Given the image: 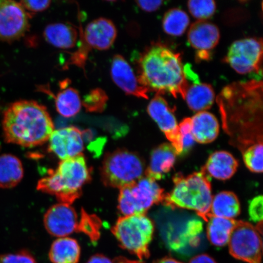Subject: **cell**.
Instances as JSON below:
<instances>
[{
	"label": "cell",
	"mask_w": 263,
	"mask_h": 263,
	"mask_svg": "<svg viewBox=\"0 0 263 263\" xmlns=\"http://www.w3.org/2000/svg\"><path fill=\"white\" fill-rule=\"evenodd\" d=\"M262 59V39L247 38L233 43L225 62L238 73L261 75Z\"/></svg>",
	"instance_id": "obj_10"
},
{
	"label": "cell",
	"mask_w": 263,
	"mask_h": 263,
	"mask_svg": "<svg viewBox=\"0 0 263 263\" xmlns=\"http://www.w3.org/2000/svg\"><path fill=\"white\" fill-rule=\"evenodd\" d=\"M154 263H183L173 258L164 257L154 262Z\"/></svg>",
	"instance_id": "obj_42"
},
{
	"label": "cell",
	"mask_w": 263,
	"mask_h": 263,
	"mask_svg": "<svg viewBox=\"0 0 263 263\" xmlns=\"http://www.w3.org/2000/svg\"><path fill=\"white\" fill-rule=\"evenodd\" d=\"M238 166V161L231 154L221 151L210 156L202 170L209 177L226 180L234 175Z\"/></svg>",
	"instance_id": "obj_19"
},
{
	"label": "cell",
	"mask_w": 263,
	"mask_h": 263,
	"mask_svg": "<svg viewBox=\"0 0 263 263\" xmlns=\"http://www.w3.org/2000/svg\"><path fill=\"white\" fill-rule=\"evenodd\" d=\"M121 248L141 260L150 256L149 246L153 238L154 223L145 215L121 216L111 229Z\"/></svg>",
	"instance_id": "obj_7"
},
{
	"label": "cell",
	"mask_w": 263,
	"mask_h": 263,
	"mask_svg": "<svg viewBox=\"0 0 263 263\" xmlns=\"http://www.w3.org/2000/svg\"><path fill=\"white\" fill-rule=\"evenodd\" d=\"M164 196L156 181L143 176L120 189L118 209L123 216L145 215L154 205L162 202Z\"/></svg>",
	"instance_id": "obj_8"
},
{
	"label": "cell",
	"mask_w": 263,
	"mask_h": 263,
	"mask_svg": "<svg viewBox=\"0 0 263 263\" xmlns=\"http://www.w3.org/2000/svg\"><path fill=\"white\" fill-rule=\"evenodd\" d=\"M81 252V247L77 240L68 237L59 238L52 243L49 258L52 263H78Z\"/></svg>",
	"instance_id": "obj_24"
},
{
	"label": "cell",
	"mask_w": 263,
	"mask_h": 263,
	"mask_svg": "<svg viewBox=\"0 0 263 263\" xmlns=\"http://www.w3.org/2000/svg\"><path fill=\"white\" fill-rule=\"evenodd\" d=\"M236 222L235 219L210 216L206 230L210 243L217 247L228 245Z\"/></svg>",
	"instance_id": "obj_27"
},
{
	"label": "cell",
	"mask_w": 263,
	"mask_h": 263,
	"mask_svg": "<svg viewBox=\"0 0 263 263\" xmlns=\"http://www.w3.org/2000/svg\"><path fill=\"white\" fill-rule=\"evenodd\" d=\"M179 129L183 151L189 150L195 142L192 134L191 118H186L181 121L179 124Z\"/></svg>",
	"instance_id": "obj_34"
},
{
	"label": "cell",
	"mask_w": 263,
	"mask_h": 263,
	"mask_svg": "<svg viewBox=\"0 0 263 263\" xmlns=\"http://www.w3.org/2000/svg\"><path fill=\"white\" fill-rule=\"evenodd\" d=\"M190 263H217L215 259L207 254L196 255L191 259Z\"/></svg>",
	"instance_id": "obj_39"
},
{
	"label": "cell",
	"mask_w": 263,
	"mask_h": 263,
	"mask_svg": "<svg viewBox=\"0 0 263 263\" xmlns=\"http://www.w3.org/2000/svg\"><path fill=\"white\" fill-rule=\"evenodd\" d=\"M241 207L237 196L230 192H222L213 197L210 215L234 219L239 215Z\"/></svg>",
	"instance_id": "obj_26"
},
{
	"label": "cell",
	"mask_w": 263,
	"mask_h": 263,
	"mask_svg": "<svg viewBox=\"0 0 263 263\" xmlns=\"http://www.w3.org/2000/svg\"><path fill=\"white\" fill-rule=\"evenodd\" d=\"M261 233L251 223L237 221L229 241L233 257L248 263H261L262 242Z\"/></svg>",
	"instance_id": "obj_9"
},
{
	"label": "cell",
	"mask_w": 263,
	"mask_h": 263,
	"mask_svg": "<svg viewBox=\"0 0 263 263\" xmlns=\"http://www.w3.org/2000/svg\"><path fill=\"white\" fill-rule=\"evenodd\" d=\"M0 263H37L34 256L26 250L15 254L0 255Z\"/></svg>",
	"instance_id": "obj_35"
},
{
	"label": "cell",
	"mask_w": 263,
	"mask_h": 263,
	"mask_svg": "<svg viewBox=\"0 0 263 263\" xmlns=\"http://www.w3.org/2000/svg\"><path fill=\"white\" fill-rule=\"evenodd\" d=\"M223 129L233 125L242 136L252 133L262 138V83L254 80L234 83L223 88L217 100Z\"/></svg>",
	"instance_id": "obj_1"
},
{
	"label": "cell",
	"mask_w": 263,
	"mask_h": 263,
	"mask_svg": "<svg viewBox=\"0 0 263 263\" xmlns=\"http://www.w3.org/2000/svg\"><path fill=\"white\" fill-rule=\"evenodd\" d=\"M262 196H256L249 203V214L250 218L255 222H262Z\"/></svg>",
	"instance_id": "obj_36"
},
{
	"label": "cell",
	"mask_w": 263,
	"mask_h": 263,
	"mask_svg": "<svg viewBox=\"0 0 263 263\" xmlns=\"http://www.w3.org/2000/svg\"><path fill=\"white\" fill-rule=\"evenodd\" d=\"M215 97L212 85L197 82L189 86L185 99L191 110L200 112L211 108Z\"/></svg>",
	"instance_id": "obj_25"
},
{
	"label": "cell",
	"mask_w": 263,
	"mask_h": 263,
	"mask_svg": "<svg viewBox=\"0 0 263 263\" xmlns=\"http://www.w3.org/2000/svg\"><path fill=\"white\" fill-rule=\"evenodd\" d=\"M177 156L172 144L163 143L157 147L151 153L150 163L144 176L154 180L162 179L172 170Z\"/></svg>",
	"instance_id": "obj_18"
},
{
	"label": "cell",
	"mask_w": 263,
	"mask_h": 263,
	"mask_svg": "<svg viewBox=\"0 0 263 263\" xmlns=\"http://www.w3.org/2000/svg\"><path fill=\"white\" fill-rule=\"evenodd\" d=\"M91 180V170L83 154L62 160L57 169L49 171L39 181L37 190L53 195L61 203L71 205L82 195L84 185Z\"/></svg>",
	"instance_id": "obj_4"
},
{
	"label": "cell",
	"mask_w": 263,
	"mask_h": 263,
	"mask_svg": "<svg viewBox=\"0 0 263 263\" xmlns=\"http://www.w3.org/2000/svg\"><path fill=\"white\" fill-rule=\"evenodd\" d=\"M110 74L114 83L125 93L147 100L149 98V91L140 84L133 68L122 55H114Z\"/></svg>",
	"instance_id": "obj_15"
},
{
	"label": "cell",
	"mask_w": 263,
	"mask_h": 263,
	"mask_svg": "<svg viewBox=\"0 0 263 263\" xmlns=\"http://www.w3.org/2000/svg\"><path fill=\"white\" fill-rule=\"evenodd\" d=\"M145 164L136 153L124 149L106 154L101 170V178L107 186L121 189L144 176Z\"/></svg>",
	"instance_id": "obj_6"
},
{
	"label": "cell",
	"mask_w": 263,
	"mask_h": 263,
	"mask_svg": "<svg viewBox=\"0 0 263 263\" xmlns=\"http://www.w3.org/2000/svg\"><path fill=\"white\" fill-rule=\"evenodd\" d=\"M137 4L139 7L146 12H154L162 6L163 1H138Z\"/></svg>",
	"instance_id": "obj_38"
},
{
	"label": "cell",
	"mask_w": 263,
	"mask_h": 263,
	"mask_svg": "<svg viewBox=\"0 0 263 263\" xmlns=\"http://www.w3.org/2000/svg\"><path fill=\"white\" fill-rule=\"evenodd\" d=\"M2 127L6 143L25 147L42 145L54 130L47 108L31 100L10 105L3 114Z\"/></svg>",
	"instance_id": "obj_3"
},
{
	"label": "cell",
	"mask_w": 263,
	"mask_h": 263,
	"mask_svg": "<svg viewBox=\"0 0 263 263\" xmlns=\"http://www.w3.org/2000/svg\"><path fill=\"white\" fill-rule=\"evenodd\" d=\"M86 263H114V262L106 256L102 254H95L91 256Z\"/></svg>",
	"instance_id": "obj_40"
},
{
	"label": "cell",
	"mask_w": 263,
	"mask_h": 263,
	"mask_svg": "<svg viewBox=\"0 0 263 263\" xmlns=\"http://www.w3.org/2000/svg\"><path fill=\"white\" fill-rule=\"evenodd\" d=\"M44 36L45 41L55 48L70 49L77 45L78 32L73 26L59 23L48 25Z\"/></svg>",
	"instance_id": "obj_22"
},
{
	"label": "cell",
	"mask_w": 263,
	"mask_h": 263,
	"mask_svg": "<svg viewBox=\"0 0 263 263\" xmlns=\"http://www.w3.org/2000/svg\"><path fill=\"white\" fill-rule=\"evenodd\" d=\"M202 223L199 220L193 219L186 223L185 229L177 234L166 236V243L170 249L180 252L188 248H196L199 245V236L202 232Z\"/></svg>",
	"instance_id": "obj_21"
},
{
	"label": "cell",
	"mask_w": 263,
	"mask_h": 263,
	"mask_svg": "<svg viewBox=\"0 0 263 263\" xmlns=\"http://www.w3.org/2000/svg\"><path fill=\"white\" fill-rule=\"evenodd\" d=\"M174 188L165 194L162 203L172 208L194 210L205 221L210 217L213 196L209 176L203 172L185 176L178 173L173 178Z\"/></svg>",
	"instance_id": "obj_5"
},
{
	"label": "cell",
	"mask_w": 263,
	"mask_h": 263,
	"mask_svg": "<svg viewBox=\"0 0 263 263\" xmlns=\"http://www.w3.org/2000/svg\"><path fill=\"white\" fill-rule=\"evenodd\" d=\"M26 12H39L45 11L50 6L51 1H22L20 2Z\"/></svg>",
	"instance_id": "obj_37"
},
{
	"label": "cell",
	"mask_w": 263,
	"mask_h": 263,
	"mask_svg": "<svg viewBox=\"0 0 263 263\" xmlns=\"http://www.w3.org/2000/svg\"><path fill=\"white\" fill-rule=\"evenodd\" d=\"M44 221L49 234L59 238L67 237L78 231L80 222L73 207L64 203L52 206L45 213Z\"/></svg>",
	"instance_id": "obj_14"
},
{
	"label": "cell",
	"mask_w": 263,
	"mask_h": 263,
	"mask_svg": "<svg viewBox=\"0 0 263 263\" xmlns=\"http://www.w3.org/2000/svg\"><path fill=\"white\" fill-rule=\"evenodd\" d=\"M219 39L218 28L205 21L194 23L188 32L190 44L198 50L196 54L203 58H210V51L216 47Z\"/></svg>",
	"instance_id": "obj_16"
},
{
	"label": "cell",
	"mask_w": 263,
	"mask_h": 263,
	"mask_svg": "<svg viewBox=\"0 0 263 263\" xmlns=\"http://www.w3.org/2000/svg\"><path fill=\"white\" fill-rule=\"evenodd\" d=\"M262 143L248 146L243 152V160L246 166L252 172H262Z\"/></svg>",
	"instance_id": "obj_30"
},
{
	"label": "cell",
	"mask_w": 263,
	"mask_h": 263,
	"mask_svg": "<svg viewBox=\"0 0 263 263\" xmlns=\"http://www.w3.org/2000/svg\"><path fill=\"white\" fill-rule=\"evenodd\" d=\"M189 24L188 14L178 8L169 10L164 15L162 22L164 31L167 34L173 36L183 35Z\"/></svg>",
	"instance_id": "obj_29"
},
{
	"label": "cell",
	"mask_w": 263,
	"mask_h": 263,
	"mask_svg": "<svg viewBox=\"0 0 263 263\" xmlns=\"http://www.w3.org/2000/svg\"><path fill=\"white\" fill-rule=\"evenodd\" d=\"M55 103L58 112L65 118L74 117L81 109L80 95L74 88H64L55 97Z\"/></svg>",
	"instance_id": "obj_28"
},
{
	"label": "cell",
	"mask_w": 263,
	"mask_h": 263,
	"mask_svg": "<svg viewBox=\"0 0 263 263\" xmlns=\"http://www.w3.org/2000/svg\"><path fill=\"white\" fill-rule=\"evenodd\" d=\"M108 97L101 88L92 90L85 96L82 105L89 112H101L106 107Z\"/></svg>",
	"instance_id": "obj_32"
},
{
	"label": "cell",
	"mask_w": 263,
	"mask_h": 263,
	"mask_svg": "<svg viewBox=\"0 0 263 263\" xmlns=\"http://www.w3.org/2000/svg\"><path fill=\"white\" fill-rule=\"evenodd\" d=\"M81 218L79 222L78 231L84 232L89 236L92 241H96L100 238L99 232V220L97 217L87 215L82 210Z\"/></svg>",
	"instance_id": "obj_33"
},
{
	"label": "cell",
	"mask_w": 263,
	"mask_h": 263,
	"mask_svg": "<svg viewBox=\"0 0 263 263\" xmlns=\"http://www.w3.org/2000/svg\"><path fill=\"white\" fill-rule=\"evenodd\" d=\"M147 111L172 143L171 144L175 149L177 155H180L183 149L179 124L174 115L175 108L170 107L162 95L156 94L148 105Z\"/></svg>",
	"instance_id": "obj_12"
},
{
	"label": "cell",
	"mask_w": 263,
	"mask_h": 263,
	"mask_svg": "<svg viewBox=\"0 0 263 263\" xmlns=\"http://www.w3.org/2000/svg\"><path fill=\"white\" fill-rule=\"evenodd\" d=\"M48 141V151L61 161L80 156L84 149L83 134L73 126L54 130Z\"/></svg>",
	"instance_id": "obj_13"
},
{
	"label": "cell",
	"mask_w": 263,
	"mask_h": 263,
	"mask_svg": "<svg viewBox=\"0 0 263 263\" xmlns=\"http://www.w3.org/2000/svg\"><path fill=\"white\" fill-rule=\"evenodd\" d=\"M188 7L194 17L205 21L215 14L216 5L213 0H192L188 2Z\"/></svg>",
	"instance_id": "obj_31"
},
{
	"label": "cell",
	"mask_w": 263,
	"mask_h": 263,
	"mask_svg": "<svg viewBox=\"0 0 263 263\" xmlns=\"http://www.w3.org/2000/svg\"><path fill=\"white\" fill-rule=\"evenodd\" d=\"M139 72L138 80L148 91L185 99L189 84L179 52L159 43L151 45L141 55Z\"/></svg>",
	"instance_id": "obj_2"
},
{
	"label": "cell",
	"mask_w": 263,
	"mask_h": 263,
	"mask_svg": "<svg viewBox=\"0 0 263 263\" xmlns=\"http://www.w3.org/2000/svg\"><path fill=\"white\" fill-rule=\"evenodd\" d=\"M192 134L197 143L207 144L213 142L218 137L219 124L214 115L203 111L197 113L191 118Z\"/></svg>",
	"instance_id": "obj_20"
},
{
	"label": "cell",
	"mask_w": 263,
	"mask_h": 263,
	"mask_svg": "<svg viewBox=\"0 0 263 263\" xmlns=\"http://www.w3.org/2000/svg\"><path fill=\"white\" fill-rule=\"evenodd\" d=\"M24 176V167L18 157L9 154L0 156V188H14Z\"/></svg>",
	"instance_id": "obj_23"
},
{
	"label": "cell",
	"mask_w": 263,
	"mask_h": 263,
	"mask_svg": "<svg viewBox=\"0 0 263 263\" xmlns=\"http://www.w3.org/2000/svg\"><path fill=\"white\" fill-rule=\"evenodd\" d=\"M114 263H144L141 261L131 260V259L124 257V256H118L113 260Z\"/></svg>",
	"instance_id": "obj_41"
},
{
	"label": "cell",
	"mask_w": 263,
	"mask_h": 263,
	"mask_svg": "<svg viewBox=\"0 0 263 263\" xmlns=\"http://www.w3.org/2000/svg\"><path fill=\"white\" fill-rule=\"evenodd\" d=\"M29 28V14L21 3L11 0H0V41L12 42L18 40Z\"/></svg>",
	"instance_id": "obj_11"
},
{
	"label": "cell",
	"mask_w": 263,
	"mask_h": 263,
	"mask_svg": "<svg viewBox=\"0 0 263 263\" xmlns=\"http://www.w3.org/2000/svg\"><path fill=\"white\" fill-rule=\"evenodd\" d=\"M117 30L112 22L105 18L92 21L85 28L84 39L90 47L97 50H107L116 40Z\"/></svg>",
	"instance_id": "obj_17"
}]
</instances>
